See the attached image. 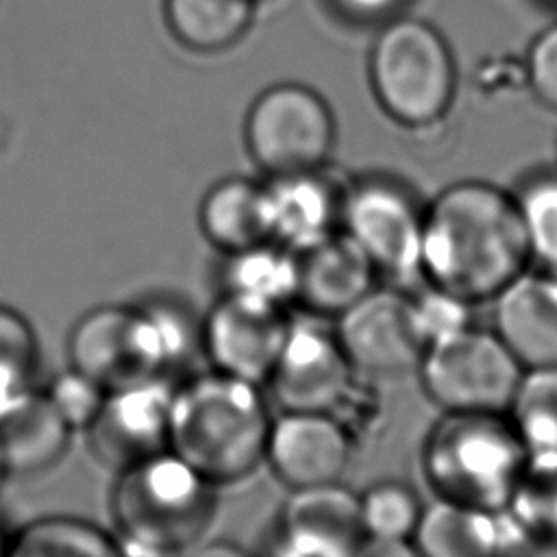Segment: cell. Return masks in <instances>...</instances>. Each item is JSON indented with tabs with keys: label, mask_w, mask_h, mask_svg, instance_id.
<instances>
[{
	"label": "cell",
	"mask_w": 557,
	"mask_h": 557,
	"mask_svg": "<svg viewBox=\"0 0 557 557\" xmlns=\"http://www.w3.org/2000/svg\"><path fill=\"white\" fill-rule=\"evenodd\" d=\"M531 250L509 189L466 178L424 205L420 274L472 305L494 300L531 268Z\"/></svg>",
	"instance_id": "cell-1"
},
{
	"label": "cell",
	"mask_w": 557,
	"mask_h": 557,
	"mask_svg": "<svg viewBox=\"0 0 557 557\" xmlns=\"http://www.w3.org/2000/svg\"><path fill=\"white\" fill-rule=\"evenodd\" d=\"M272 420L261 385L205 372L174 387L168 448L215 487L231 485L265 461Z\"/></svg>",
	"instance_id": "cell-2"
},
{
	"label": "cell",
	"mask_w": 557,
	"mask_h": 557,
	"mask_svg": "<svg viewBox=\"0 0 557 557\" xmlns=\"http://www.w3.org/2000/svg\"><path fill=\"white\" fill-rule=\"evenodd\" d=\"M200 346V324L181 305H102L81 315L67 335L70 366L104 389L165 376Z\"/></svg>",
	"instance_id": "cell-3"
},
{
	"label": "cell",
	"mask_w": 557,
	"mask_h": 557,
	"mask_svg": "<svg viewBox=\"0 0 557 557\" xmlns=\"http://www.w3.org/2000/svg\"><path fill=\"white\" fill-rule=\"evenodd\" d=\"M215 511V485L170 448L117 470L111 490L120 553H183L205 537Z\"/></svg>",
	"instance_id": "cell-4"
},
{
	"label": "cell",
	"mask_w": 557,
	"mask_h": 557,
	"mask_svg": "<svg viewBox=\"0 0 557 557\" xmlns=\"http://www.w3.org/2000/svg\"><path fill=\"white\" fill-rule=\"evenodd\" d=\"M527 457L507 411H444L424 437L420 463L437 498L500 511Z\"/></svg>",
	"instance_id": "cell-5"
},
{
	"label": "cell",
	"mask_w": 557,
	"mask_h": 557,
	"mask_svg": "<svg viewBox=\"0 0 557 557\" xmlns=\"http://www.w3.org/2000/svg\"><path fill=\"white\" fill-rule=\"evenodd\" d=\"M379 107L407 128L446 117L457 94V61L448 39L426 20L394 15L379 30L368 59Z\"/></svg>",
	"instance_id": "cell-6"
},
{
	"label": "cell",
	"mask_w": 557,
	"mask_h": 557,
	"mask_svg": "<svg viewBox=\"0 0 557 557\" xmlns=\"http://www.w3.org/2000/svg\"><path fill=\"white\" fill-rule=\"evenodd\" d=\"M244 139L252 161L268 176L315 170L331 157L335 117L309 85L276 83L250 104Z\"/></svg>",
	"instance_id": "cell-7"
},
{
	"label": "cell",
	"mask_w": 557,
	"mask_h": 557,
	"mask_svg": "<svg viewBox=\"0 0 557 557\" xmlns=\"http://www.w3.org/2000/svg\"><path fill=\"white\" fill-rule=\"evenodd\" d=\"M522 366L494 333L474 324L424 348V394L444 411H507Z\"/></svg>",
	"instance_id": "cell-8"
},
{
	"label": "cell",
	"mask_w": 557,
	"mask_h": 557,
	"mask_svg": "<svg viewBox=\"0 0 557 557\" xmlns=\"http://www.w3.org/2000/svg\"><path fill=\"white\" fill-rule=\"evenodd\" d=\"M424 207L416 194L387 176L346 185L342 231L368 255L379 274H420Z\"/></svg>",
	"instance_id": "cell-9"
},
{
	"label": "cell",
	"mask_w": 557,
	"mask_h": 557,
	"mask_svg": "<svg viewBox=\"0 0 557 557\" xmlns=\"http://www.w3.org/2000/svg\"><path fill=\"white\" fill-rule=\"evenodd\" d=\"M335 335L359 376H398L418 368L424 342L411 315L409 294L372 287L337 315Z\"/></svg>",
	"instance_id": "cell-10"
},
{
	"label": "cell",
	"mask_w": 557,
	"mask_h": 557,
	"mask_svg": "<svg viewBox=\"0 0 557 557\" xmlns=\"http://www.w3.org/2000/svg\"><path fill=\"white\" fill-rule=\"evenodd\" d=\"M292 320L285 307L224 292L200 322V348L213 370L250 383H265Z\"/></svg>",
	"instance_id": "cell-11"
},
{
	"label": "cell",
	"mask_w": 557,
	"mask_h": 557,
	"mask_svg": "<svg viewBox=\"0 0 557 557\" xmlns=\"http://www.w3.org/2000/svg\"><path fill=\"white\" fill-rule=\"evenodd\" d=\"M359 374L335 331L318 320H292L268 385L283 411H333Z\"/></svg>",
	"instance_id": "cell-12"
},
{
	"label": "cell",
	"mask_w": 557,
	"mask_h": 557,
	"mask_svg": "<svg viewBox=\"0 0 557 557\" xmlns=\"http://www.w3.org/2000/svg\"><path fill=\"white\" fill-rule=\"evenodd\" d=\"M172 396L174 387L165 376L107 389L96 418L85 429L94 457L117 472L168 450Z\"/></svg>",
	"instance_id": "cell-13"
},
{
	"label": "cell",
	"mask_w": 557,
	"mask_h": 557,
	"mask_svg": "<svg viewBox=\"0 0 557 557\" xmlns=\"http://www.w3.org/2000/svg\"><path fill=\"white\" fill-rule=\"evenodd\" d=\"M368 544L359 494L339 481L294 487L274 529V553L346 557Z\"/></svg>",
	"instance_id": "cell-14"
},
{
	"label": "cell",
	"mask_w": 557,
	"mask_h": 557,
	"mask_svg": "<svg viewBox=\"0 0 557 557\" xmlns=\"http://www.w3.org/2000/svg\"><path fill=\"white\" fill-rule=\"evenodd\" d=\"M355 444L329 411H283L272 420L265 461L292 490L339 481Z\"/></svg>",
	"instance_id": "cell-15"
},
{
	"label": "cell",
	"mask_w": 557,
	"mask_h": 557,
	"mask_svg": "<svg viewBox=\"0 0 557 557\" xmlns=\"http://www.w3.org/2000/svg\"><path fill=\"white\" fill-rule=\"evenodd\" d=\"M346 185L326 165L270 176L263 185L270 239L294 252H305L337 233Z\"/></svg>",
	"instance_id": "cell-16"
},
{
	"label": "cell",
	"mask_w": 557,
	"mask_h": 557,
	"mask_svg": "<svg viewBox=\"0 0 557 557\" xmlns=\"http://www.w3.org/2000/svg\"><path fill=\"white\" fill-rule=\"evenodd\" d=\"M494 333L522 368L557 363V265L527 268L496 294Z\"/></svg>",
	"instance_id": "cell-17"
},
{
	"label": "cell",
	"mask_w": 557,
	"mask_h": 557,
	"mask_svg": "<svg viewBox=\"0 0 557 557\" xmlns=\"http://www.w3.org/2000/svg\"><path fill=\"white\" fill-rule=\"evenodd\" d=\"M409 546L424 557H490L529 548L505 509L490 511L437 496L422 507Z\"/></svg>",
	"instance_id": "cell-18"
},
{
	"label": "cell",
	"mask_w": 557,
	"mask_h": 557,
	"mask_svg": "<svg viewBox=\"0 0 557 557\" xmlns=\"http://www.w3.org/2000/svg\"><path fill=\"white\" fill-rule=\"evenodd\" d=\"M298 298L311 315H339L363 298L376 278L368 255L339 228L320 244L298 252Z\"/></svg>",
	"instance_id": "cell-19"
},
{
	"label": "cell",
	"mask_w": 557,
	"mask_h": 557,
	"mask_svg": "<svg viewBox=\"0 0 557 557\" xmlns=\"http://www.w3.org/2000/svg\"><path fill=\"white\" fill-rule=\"evenodd\" d=\"M72 429L44 392H28L0 416V457L7 474H39L67 450Z\"/></svg>",
	"instance_id": "cell-20"
},
{
	"label": "cell",
	"mask_w": 557,
	"mask_h": 557,
	"mask_svg": "<svg viewBox=\"0 0 557 557\" xmlns=\"http://www.w3.org/2000/svg\"><path fill=\"white\" fill-rule=\"evenodd\" d=\"M198 224L224 255L270 239L265 187L242 176L218 181L200 202Z\"/></svg>",
	"instance_id": "cell-21"
},
{
	"label": "cell",
	"mask_w": 557,
	"mask_h": 557,
	"mask_svg": "<svg viewBox=\"0 0 557 557\" xmlns=\"http://www.w3.org/2000/svg\"><path fill=\"white\" fill-rule=\"evenodd\" d=\"M257 0H163L172 37L200 54L235 46L250 28Z\"/></svg>",
	"instance_id": "cell-22"
},
{
	"label": "cell",
	"mask_w": 557,
	"mask_h": 557,
	"mask_svg": "<svg viewBox=\"0 0 557 557\" xmlns=\"http://www.w3.org/2000/svg\"><path fill=\"white\" fill-rule=\"evenodd\" d=\"M224 289L285 307L298 298L300 259L287 246L265 239L226 255Z\"/></svg>",
	"instance_id": "cell-23"
},
{
	"label": "cell",
	"mask_w": 557,
	"mask_h": 557,
	"mask_svg": "<svg viewBox=\"0 0 557 557\" xmlns=\"http://www.w3.org/2000/svg\"><path fill=\"white\" fill-rule=\"evenodd\" d=\"M505 511L529 548L557 550V453H529Z\"/></svg>",
	"instance_id": "cell-24"
},
{
	"label": "cell",
	"mask_w": 557,
	"mask_h": 557,
	"mask_svg": "<svg viewBox=\"0 0 557 557\" xmlns=\"http://www.w3.org/2000/svg\"><path fill=\"white\" fill-rule=\"evenodd\" d=\"M4 553L13 557H109L120 553V544L89 520L46 516L9 537Z\"/></svg>",
	"instance_id": "cell-25"
},
{
	"label": "cell",
	"mask_w": 557,
	"mask_h": 557,
	"mask_svg": "<svg viewBox=\"0 0 557 557\" xmlns=\"http://www.w3.org/2000/svg\"><path fill=\"white\" fill-rule=\"evenodd\" d=\"M507 416L529 453H557V363L522 370Z\"/></svg>",
	"instance_id": "cell-26"
},
{
	"label": "cell",
	"mask_w": 557,
	"mask_h": 557,
	"mask_svg": "<svg viewBox=\"0 0 557 557\" xmlns=\"http://www.w3.org/2000/svg\"><path fill=\"white\" fill-rule=\"evenodd\" d=\"M361 524L368 544H409L422 513L418 492L396 479L379 481L359 494Z\"/></svg>",
	"instance_id": "cell-27"
},
{
	"label": "cell",
	"mask_w": 557,
	"mask_h": 557,
	"mask_svg": "<svg viewBox=\"0 0 557 557\" xmlns=\"http://www.w3.org/2000/svg\"><path fill=\"white\" fill-rule=\"evenodd\" d=\"M533 261L557 265V170L524 174L511 189Z\"/></svg>",
	"instance_id": "cell-28"
},
{
	"label": "cell",
	"mask_w": 557,
	"mask_h": 557,
	"mask_svg": "<svg viewBox=\"0 0 557 557\" xmlns=\"http://www.w3.org/2000/svg\"><path fill=\"white\" fill-rule=\"evenodd\" d=\"M39 344L30 322L15 309L0 305V416L33 392Z\"/></svg>",
	"instance_id": "cell-29"
},
{
	"label": "cell",
	"mask_w": 557,
	"mask_h": 557,
	"mask_svg": "<svg viewBox=\"0 0 557 557\" xmlns=\"http://www.w3.org/2000/svg\"><path fill=\"white\" fill-rule=\"evenodd\" d=\"M409 302L416 329L424 346L446 339L472 324L474 305L437 285L429 283V287H424L422 292L413 296L409 294Z\"/></svg>",
	"instance_id": "cell-30"
},
{
	"label": "cell",
	"mask_w": 557,
	"mask_h": 557,
	"mask_svg": "<svg viewBox=\"0 0 557 557\" xmlns=\"http://www.w3.org/2000/svg\"><path fill=\"white\" fill-rule=\"evenodd\" d=\"M44 394L74 431L87 429L91 424L107 396V389L85 372L70 366L48 383Z\"/></svg>",
	"instance_id": "cell-31"
},
{
	"label": "cell",
	"mask_w": 557,
	"mask_h": 557,
	"mask_svg": "<svg viewBox=\"0 0 557 557\" xmlns=\"http://www.w3.org/2000/svg\"><path fill=\"white\" fill-rule=\"evenodd\" d=\"M520 70L531 96L542 107L557 111V22L535 33Z\"/></svg>",
	"instance_id": "cell-32"
},
{
	"label": "cell",
	"mask_w": 557,
	"mask_h": 557,
	"mask_svg": "<svg viewBox=\"0 0 557 557\" xmlns=\"http://www.w3.org/2000/svg\"><path fill=\"white\" fill-rule=\"evenodd\" d=\"M335 9L355 22L392 20L409 0H331Z\"/></svg>",
	"instance_id": "cell-33"
},
{
	"label": "cell",
	"mask_w": 557,
	"mask_h": 557,
	"mask_svg": "<svg viewBox=\"0 0 557 557\" xmlns=\"http://www.w3.org/2000/svg\"><path fill=\"white\" fill-rule=\"evenodd\" d=\"M4 474H7V468H4V461H2V457H0V483H2Z\"/></svg>",
	"instance_id": "cell-34"
}]
</instances>
